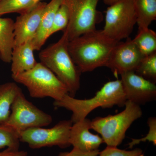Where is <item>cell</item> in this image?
<instances>
[{
  "mask_svg": "<svg viewBox=\"0 0 156 156\" xmlns=\"http://www.w3.org/2000/svg\"><path fill=\"white\" fill-rule=\"evenodd\" d=\"M99 152V149L89 152H84L73 148L71 151L60 153L58 156H98Z\"/></svg>",
  "mask_w": 156,
  "mask_h": 156,
  "instance_id": "484cf974",
  "label": "cell"
},
{
  "mask_svg": "<svg viewBox=\"0 0 156 156\" xmlns=\"http://www.w3.org/2000/svg\"><path fill=\"white\" fill-rule=\"evenodd\" d=\"M46 5L47 3L40 2L17 17L14 22V46L33 40L38 30Z\"/></svg>",
  "mask_w": 156,
  "mask_h": 156,
  "instance_id": "7c38bea8",
  "label": "cell"
},
{
  "mask_svg": "<svg viewBox=\"0 0 156 156\" xmlns=\"http://www.w3.org/2000/svg\"><path fill=\"white\" fill-rule=\"evenodd\" d=\"M0 156H28V153L24 151H15L6 148L5 150L0 151Z\"/></svg>",
  "mask_w": 156,
  "mask_h": 156,
  "instance_id": "4316f807",
  "label": "cell"
},
{
  "mask_svg": "<svg viewBox=\"0 0 156 156\" xmlns=\"http://www.w3.org/2000/svg\"><path fill=\"white\" fill-rule=\"evenodd\" d=\"M119 42L96 29L70 41L68 48L75 64L84 73L105 66Z\"/></svg>",
  "mask_w": 156,
  "mask_h": 156,
  "instance_id": "6da1fadb",
  "label": "cell"
},
{
  "mask_svg": "<svg viewBox=\"0 0 156 156\" xmlns=\"http://www.w3.org/2000/svg\"><path fill=\"white\" fill-rule=\"evenodd\" d=\"M145 56L140 53L133 40L128 37L126 42H119L112 52L106 67L116 75L135 72Z\"/></svg>",
  "mask_w": 156,
  "mask_h": 156,
  "instance_id": "30bf717a",
  "label": "cell"
},
{
  "mask_svg": "<svg viewBox=\"0 0 156 156\" xmlns=\"http://www.w3.org/2000/svg\"><path fill=\"white\" fill-rule=\"evenodd\" d=\"M31 41L14 46L11 57V71L15 76L33 68L37 63L34 56Z\"/></svg>",
  "mask_w": 156,
  "mask_h": 156,
  "instance_id": "5bb4252c",
  "label": "cell"
},
{
  "mask_svg": "<svg viewBox=\"0 0 156 156\" xmlns=\"http://www.w3.org/2000/svg\"><path fill=\"white\" fill-rule=\"evenodd\" d=\"M42 0H32L33 6H34L38 3L41 2Z\"/></svg>",
  "mask_w": 156,
  "mask_h": 156,
  "instance_id": "f1b7e54d",
  "label": "cell"
},
{
  "mask_svg": "<svg viewBox=\"0 0 156 156\" xmlns=\"http://www.w3.org/2000/svg\"><path fill=\"white\" fill-rule=\"evenodd\" d=\"M52 121V117L29 101L21 90L14 98L10 116L4 126L11 127L19 133L29 128L49 126Z\"/></svg>",
  "mask_w": 156,
  "mask_h": 156,
  "instance_id": "ba28073f",
  "label": "cell"
},
{
  "mask_svg": "<svg viewBox=\"0 0 156 156\" xmlns=\"http://www.w3.org/2000/svg\"><path fill=\"white\" fill-rule=\"evenodd\" d=\"M148 126L149 128L148 134L144 137L140 139H132L131 142L128 144L129 148L131 149L134 146L139 144L140 142H149L153 143L154 145L156 144V118L150 117L147 120Z\"/></svg>",
  "mask_w": 156,
  "mask_h": 156,
  "instance_id": "cb8c5ba5",
  "label": "cell"
},
{
  "mask_svg": "<svg viewBox=\"0 0 156 156\" xmlns=\"http://www.w3.org/2000/svg\"><path fill=\"white\" fill-rule=\"evenodd\" d=\"M100 0H62L69 13V22L64 31L67 33L69 41L96 30L102 15L97 10Z\"/></svg>",
  "mask_w": 156,
  "mask_h": 156,
  "instance_id": "8992f818",
  "label": "cell"
},
{
  "mask_svg": "<svg viewBox=\"0 0 156 156\" xmlns=\"http://www.w3.org/2000/svg\"><path fill=\"white\" fill-rule=\"evenodd\" d=\"M121 112L106 117H98L91 121V129L100 134L107 146L117 147L126 137L127 130L143 112L140 105L127 100Z\"/></svg>",
  "mask_w": 156,
  "mask_h": 156,
  "instance_id": "277c9868",
  "label": "cell"
},
{
  "mask_svg": "<svg viewBox=\"0 0 156 156\" xmlns=\"http://www.w3.org/2000/svg\"><path fill=\"white\" fill-rule=\"evenodd\" d=\"M98 156H144L142 150L139 148L131 151L120 149L117 147L107 146L100 151Z\"/></svg>",
  "mask_w": 156,
  "mask_h": 156,
  "instance_id": "d4e9b609",
  "label": "cell"
},
{
  "mask_svg": "<svg viewBox=\"0 0 156 156\" xmlns=\"http://www.w3.org/2000/svg\"><path fill=\"white\" fill-rule=\"evenodd\" d=\"M20 142L17 131L9 126H0V149L19 150Z\"/></svg>",
  "mask_w": 156,
  "mask_h": 156,
  "instance_id": "44dd1931",
  "label": "cell"
},
{
  "mask_svg": "<svg viewBox=\"0 0 156 156\" xmlns=\"http://www.w3.org/2000/svg\"><path fill=\"white\" fill-rule=\"evenodd\" d=\"M69 22V13L67 7L62 4L56 12L51 29L48 34V38L58 31L63 30L67 27Z\"/></svg>",
  "mask_w": 156,
  "mask_h": 156,
  "instance_id": "603a6c76",
  "label": "cell"
},
{
  "mask_svg": "<svg viewBox=\"0 0 156 156\" xmlns=\"http://www.w3.org/2000/svg\"><path fill=\"white\" fill-rule=\"evenodd\" d=\"M33 7L32 0H0V16L13 13L23 14Z\"/></svg>",
  "mask_w": 156,
  "mask_h": 156,
  "instance_id": "ffe728a7",
  "label": "cell"
},
{
  "mask_svg": "<svg viewBox=\"0 0 156 156\" xmlns=\"http://www.w3.org/2000/svg\"><path fill=\"white\" fill-rule=\"evenodd\" d=\"M68 37L63 31L61 38L39 53L41 62L65 85L69 95L74 97L80 87L81 73L69 52Z\"/></svg>",
  "mask_w": 156,
  "mask_h": 156,
  "instance_id": "3957f363",
  "label": "cell"
},
{
  "mask_svg": "<svg viewBox=\"0 0 156 156\" xmlns=\"http://www.w3.org/2000/svg\"><path fill=\"white\" fill-rule=\"evenodd\" d=\"M62 2V0H51L45 6L38 30L31 41L34 50H41L48 40V34L53 25L54 17Z\"/></svg>",
  "mask_w": 156,
  "mask_h": 156,
  "instance_id": "9a60e30c",
  "label": "cell"
},
{
  "mask_svg": "<svg viewBox=\"0 0 156 156\" xmlns=\"http://www.w3.org/2000/svg\"><path fill=\"white\" fill-rule=\"evenodd\" d=\"M135 73L147 80L155 83L156 52L145 56L140 63Z\"/></svg>",
  "mask_w": 156,
  "mask_h": 156,
  "instance_id": "7402d4cb",
  "label": "cell"
},
{
  "mask_svg": "<svg viewBox=\"0 0 156 156\" xmlns=\"http://www.w3.org/2000/svg\"><path fill=\"white\" fill-rule=\"evenodd\" d=\"M138 30L149 28L156 20V0H133Z\"/></svg>",
  "mask_w": 156,
  "mask_h": 156,
  "instance_id": "ac0fdd59",
  "label": "cell"
},
{
  "mask_svg": "<svg viewBox=\"0 0 156 156\" xmlns=\"http://www.w3.org/2000/svg\"><path fill=\"white\" fill-rule=\"evenodd\" d=\"M14 47V20L0 17V58L4 62H11Z\"/></svg>",
  "mask_w": 156,
  "mask_h": 156,
  "instance_id": "2e32d148",
  "label": "cell"
},
{
  "mask_svg": "<svg viewBox=\"0 0 156 156\" xmlns=\"http://www.w3.org/2000/svg\"><path fill=\"white\" fill-rule=\"evenodd\" d=\"M103 1L105 4L110 6L121 0H103Z\"/></svg>",
  "mask_w": 156,
  "mask_h": 156,
  "instance_id": "83f0119b",
  "label": "cell"
},
{
  "mask_svg": "<svg viewBox=\"0 0 156 156\" xmlns=\"http://www.w3.org/2000/svg\"><path fill=\"white\" fill-rule=\"evenodd\" d=\"M91 121L86 119L73 124L69 135V143L73 148L84 152L98 150L104 141L101 136L91 133Z\"/></svg>",
  "mask_w": 156,
  "mask_h": 156,
  "instance_id": "4fadbf2b",
  "label": "cell"
},
{
  "mask_svg": "<svg viewBox=\"0 0 156 156\" xmlns=\"http://www.w3.org/2000/svg\"><path fill=\"white\" fill-rule=\"evenodd\" d=\"M12 78L26 87L31 97L34 98L50 97L58 101L69 94L65 85L41 62H37L30 70L12 76Z\"/></svg>",
  "mask_w": 156,
  "mask_h": 156,
  "instance_id": "5b68a950",
  "label": "cell"
},
{
  "mask_svg": "<svg viewBox=\"0 0 156 156\" xmlns=\"http://www.w3.org/2000/svg\"><path fill=\"white\" fill-rule=\"evenodd\" d=\"M136 24L133 0H121L107 9L102 31L110 38L121 41L129 37Z\"/></svg>",
  "mask_w": 156,
  "mask_h": 156,
  "instance_id": "52a82bcc",
  "label": "cell"
},
{
  "mask_svg": "<svg viewBox=\"0 0 156 156\" xmlns=\"http://www.w3.org/2000/svg\"><path fill=\"white\" fill-rule=\"evenodd\" d=\"M0 56H1V55H0Z\"/></svg>",
  "mask_w": 156,
  "mask_h": 156,
  "instance_id": "f546056e",
  "label": "cell"
},
{
  "mask_svg": "<svg viewBox=\"0 0 156 156\" xmlns=\"http://www.w3.org/2000/svg\"><path fill=\"white\" fill-rule=\"evenodd\" d=\"M127 101L121 80L109 81L104 85L94 97L87 99H77L66 94L61 100L54 101L53 105L72 112L71 121L73 124L87 118L98 108H112L125 106Z\"/></svg>",
  "mask_w": 156,
  "mask_h": 156,
  "instance_id": "7a4b0ae2",
  "label": "cell"
},
{
  "mask_svg": "<svg viewBox=\"0 0 156 156\" xmlns=\"http://www.w3.org/2000/svg\"><path fill=\"white\" fill-rule=\"evenodd\" d=\"M73 124L70 120H63L50 128H29L20 132V140L33 149L53 146L61 148L69 147L70 131Z\"/></svg>",
  "mask_w": 156,
  "mask_h": 156,
  "instance_id": "9c48e42d",
  "label": "cell"
},
{
  "mask_svg": "<svg viewBox=\"0 0 156 156\" xmlns=\"http://www.w3.org/2000/svg\"><path fill=\"white\" fill-rule=\"evenodd\" d=\"M21 89L15 83L0 85V126H4L10 116L11 108L16 95Z\"/></svg>",
  "mask_w": 156,
  "mask_h": 156,
  "instance_id": "e0dca14e",
  "label": "cell"
},
{
  "mask_svg": "<svg viewBox=\"0 0 156 156\" xmlns=\"http://www.w3.org/2000/svg\"><path fill=\"white\" fill-rule=\"evenodd\" d=\"M121 76L127 100L140 106L156 100L155 83L134 72L124 73Z\"/></svg>",
  "mask_w": 156,
  "mask_h": 156,
  "instance_id": "8fae6325",
  "label": "cell"
},
{
  "mask_svg": "<svg viewBox=\"0 0 156 156\" xmlns=\"http://www.w3.org/2000/svg\"><path fill=\"white\" fill-rule=\"evenodd\" d=\"M132 40L144 56L156 52V33L152 30L149 28L139 29Z\"/></svg>",
  "mask_w": 156,
  "mask_h": 156,
  "instance_id": "d6986e66",
  "label": "cell"
}]
</instances>
